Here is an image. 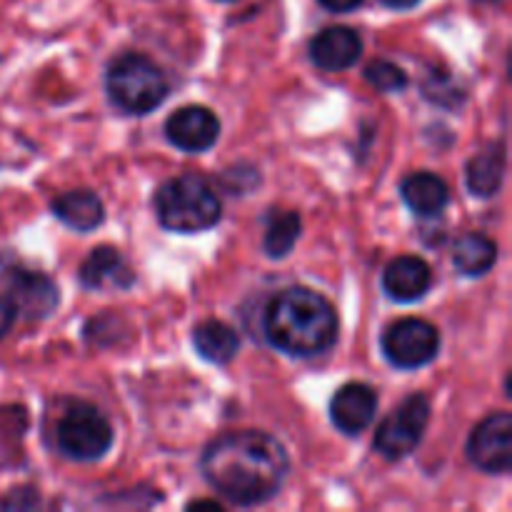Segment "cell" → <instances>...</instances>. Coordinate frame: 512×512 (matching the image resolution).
Returning <instances> with one entry per match:
<instances>
[{"instance_id":"cell-1","label":"cell","mask_w":512,"mask_h":512,"mask_svg":"<svg viewBox=\"0 0 512 512\" xmlns=\"http://www.w3.org/2000/svg\"><path fill=\"white\" fill-rule=\"evenodd\" d=\"M203 478L220 498L240 508L273 500L290 473L283 445L260 430H238L215 438L200 458Z\"/></svg>"},{"instance_id":"cell-2","label":"cell","mask_w":512,"mask_h":512,"mask_svg":"<svg viewBox=\"0 0 512 512\" xmlns=\"http://www.w3.org/2000/svg\"><path fill=\"white\" fill-rule=\"evenodd\" d=\"M263 328L280 353L313 358L338 340V313L325 295L310 288H288L268 303Z\"/></svg>"},{"instance_id":"cell-3","label":"cell","mask_w":512,"mask_h":512,"mask_svg":"<svg viewBox=\"0 0 512 512\" xmlns=\"http://www.w3.org/2000/svg\"><path fill=\"white\" fill-rule=\"evenodd\" d=\"M155 213L163 228L190 235L218 225L223 205L208 180L185 173L160 185L155 193Z\"/></svg>"},{"instance_id":"cell-4","label":"cell","mask_w":512,"mask_h":512,"mask_svg":"<svg viewBox=\"0 0 512 512\" xmlns=\"http://www.w3.org/2000/svg\"><path fill=\"white\" fill-rule=\"evenodd\" d=\"M110 103L130 115H145L168 98V78L150 58L125 53L110 63L105 75Z\"/></svg>"},{"instance_id":"cell-5","label":"cell","mask_w":512,"mask_h":512,"mask_svg":"<svg viewBox=\"0 0 512 512\" xmlns=\"http://www.w3.org/2000/svg\"><path fill=\"white\" fill-rule=\"evenodd\" d=\"M55 448L75 463L100 460L113 445V428L108 418L83 400H73L55 423Z\"/></svg>"},{"instance_id":"cell-6","label":"cell","mask_w":512,"mask_h":512,"mask_svg":"<svg viewBox=\"0 0 512 512\" xmlns=\"http://www.w3.org/2000/svg\"><path fill=\"white\" fill-rule=\"evenodd\" d=\"M430 420V400L425 395H410L380 423L375 433V453L385 460H403L413 453L423 440Z\"/></svg>"},{"instance_id":"cell-7","label":"cell","mask_w":512,"mask_h":512,"mask_svg":"<svg viewBox=\"0 0 512 512\" xmlns=\"http://www.w3.org/2000/svg\"><path fill=\"white\" fill-rule=\"evenodd\" d=\"M438 348L440 333L428 320L403 318L383 333L385 358L400 370H418L433 363Z\"/></svg>"},{"instance_id":"cell-8","label":"cell","mask_w":512,"mask_h":512,"mask_svg":"<svg viewBox=\"0 0 512 512\" xmlns=\"http://www.w3.org/2000/svg\"><path fill=\"white\" fill-rule=\"evenodd\" d=\"M468 458L478 470L490 475H505L512 468V418L510 413H495L475 425L468 440Z\"/></svg>"},{"instance_id":"cell-9","label":"cell","mask_w":512,"mask_h":512,"mask_svg":"<svg viewBox=\"0 0 512 512\" xmlns=\"http://www.w3.org/2000/svg\"><path fill=\"white\" fill-rule=\"evenodd\" d=\"M165 133L170 143L183 153H205L218 140L220 120L205 105H185L170 115Z\"/></svg>"},{"instance_id":"cell-10","label":"cell","mask_w":512,"mask_h":512,"mask_svg":"<svg viewBox=\"0 0 512 512\" xmlns=\"http://www.w3.org/2000/svg\"><path fill=\"white\" fill-rule=\"evenodd\" d=\"M378 413V393L365 383H348L330 400V420L343 435H360Z\"/></svg>"},{"instance_id":"cell-11","label":"cell","mask_w":512,"mask_h":512,"mask_svg":"<svg viewBox=\"0 0 512 512\" xmlns=\"http://www.w3.org/2000/svg\"><path fill=\"white\" fill-rule=\"evenodd\" d=\"M360 53H363V38L345 25L320 30L310 43V60L320 70H330V73L353 68L360 60Z\"/></svg>"},{"instance_id":"cell-12","label":"cell","mask_w":512,"mask_h":512,"mask_svg":"<svg viewBox=\"0 0 512 512\" xmlns=\"http://www.w3.org/2000/svg\"><path fill=\"white\" fill-rule=\"evenodd\" d=\"M433 283L430 265L418 255H400L388 263L383 273V288L395 303H415L423 298Z\"/></svg>"},{"instance_id":"cell-13","label":"cell","mask_w":512,"mask_h":512,"mask_svg":"<svg viewBox=\"0 0 512 512\" xmlns=\"http://www.w3.org/2000/svg\"><path fill=\"white\" fill-rule=\"evenodd\" d=\"M80 283L88 290H128L135 275L118 250L100 245L80 265Z\"/></svg>"},{"instance_id":"cell-14","label":"cell","mask_w":512,"mask_h":512,"mask_svg":"<svg viewBox=\"0 0 512 512\" xmlns=\"http://www.w3.org/2000/svg\"><path fill=\"white\" fill-rule=\"evenodd\" d=\"M10 300L28 318H48L58 308V288L43 273H18L10 280Z\"/></svg>"},{"instance_id":"cell-15","label":"cell","mask_w":512,"mask_h":512,"mask_svg":"<svg viewBox=\"0 0 512 512\" xmlns=\"http://www.w3.org/2000/svg\"><path fill=\"white\" fill-rule=\"evenodd\" d=\"M400 193H403L405 205L420 218H435L450 203L448 183L435 173H413L403 180Z\"/></svg>"},{"instance_id":"cell-16","label":"cell","mask_w":512,"mask_h":512,"mask_svg":"<svg viewBox=\"0 0 512 512\" xmlns=\"http://www.w3.org/2000/svg\"><path fill=\"white\" fill-rule=\"evenodd\" d=\"M55 218L75 233H90L105 220V208L93 190H68L53 200Z\"/></svg>"},{"instance_id":"cell-17","label":"cell","mask_w":512,"mask_h":512,"mask_svg":"<svg viewBox=\"0 0 512 512\" xmlns=\"http://www.w3.org/2000/svg\"><path fill=\"white\" fill-rule=\"evenodd\" d=\"M505 178V145L495 143L480 150L465 168V183L468 190L478 198H490L500 190Z\"/></svg>"},{"instance_id":"cell-18","label":"cell","mask_w":512,"mask_h":512,"mask_svg":"<svg viewBox=\"0 0 512 512\" xmlns=\"http://www.w3.org/2000/svg\"><path fill=\"white\" fill-rule=\"evenodd\" d=\"M193 345L203 360L215 365H225L238 355L240 338L223 320H203L200 325H195Z\"/></svg>"},{"instance_id":"cell-19","label":"cell","mask_w":512,"mask_h":512,"mask_svg":"<svg viewBox=\"0 0 512 512\" xmlns=\"http://www.w3.org/2000/svg\"><path fill=\"white\" fill-rule=\"evenodd\" d=\"M498 260V245L483 233H465L453 243V265L465 278H480Z\"/></svg>"},{"instance_id":"cell-20","label":"cell","mask_w":512,"mask_h":512,"mask_svg":"<svg viewBox=\"0 0 512 512\" xmlns=\"http://www.w3.org/2000/svg\"><path fill=\"white\" fill-rule=\"evenodd\" d=\"M300 230H303V225H300L298 213L275 215V218L270 220L268 233H265L263 240L265 253H268L270 258H285V255L295 248V243H298Z\"/></svg>"},{"instance_id":"cell-21","label":"cell","mask_w":512,"mask_h":512,"mask_svg":"<svg viewBox=\"0 0 512 512\" xmlns=\"http://www.w3.org/2000/svg\"><path fill=\"white\" fill-rule=\"evenodd\" d=\"M365 80L380 93H400L408 85V75L403 73V68H398L390 60H373L365 68Z\"/></svg>"},{"instance_id":"cell-22","label":"cell","mask_w":512,"mask_h":512,"mask_svg":"<svg viewBox=\"0 0 512 512\" xmlns=\"http://www.w3.org/2000/svg\"><path fill=\"white\" fill-rule=\"evenodd\" d=\"M425 95L440 105H460L465 100V90L455 85L450 75H430L425 83Z\"/></svg>"},{"instance_id":"cell-23","label":"cell","mask_w":512,"mask_h":512,"mask_svg":"<svg viewBox=\"0 0 512 512\" xmlns=\"http://www.w3.org/2000/svg\"><path fill=\"white\" fill-rule=\"evenodd\" d=\"M38 505V495L35 490H13L5 500H0V508H8V510H18V508H35Z\"/></svg>"},{"instance_id":"cell-24","label":"cell","mask_w":512,"mask_h":512,"mask_svg":"<svg viewBox=\"0 0 512 512\" xmlns=\"http://www.w3.org/2000/svg\"><path fill=\"white\" fill-rule=\"evenodd\" d=\"M15 318H18V308L13 305V300L8 295H0V338L10 333V328L15 325Z\"/></svg>"},{"instance_id":"cell-25","label":"cell","mask_w":512,"mask_h":512,"mask_svg":"<svg viewBox=\"0 0 512 512\" xmlns=\"http://www.w3.org/2000/svg\"><path fill=\"white\" fill-rule=\"evenodd\" d=\"M318 3L330 13H353L355 8L363 5V0H318Z\"/></svg>"},{"instance_id":"cell-26","label":"cell","mask_w":512,"mask_h":512,"mask_svg":"<svg viewBox=\"0 0 512 512\" xmlns=\"http://www.w3.org/2000/svg\"><path fill=\"white\" fill-rule=\"evenodd\" d=\"M380 3L390 10H413L415 5H420L423 0H380Z\"/></svg>"},{"instance_id":"cell-27","label":"cell","mask_w":512,"mask_h":512,"mask_svg":"<svg viewBox=\"0 0 512 512\" xmlns=\"http://www.w3.org/2000/svg\"><path fill=\"white\" fill-rule=\"evenodd\" d=\"M188 508H190V510H200V508H205V510H220V505L213 503V500H198V503H190Z\"/></svg>"},{"instance_id":"cell-28","label":"cell","mask_w":512,"mask_h":512,"mask_svg":"<svg viewBox=\"0 0 512 512\" xmlns=\"http://www.w3.org/2000/svg\"><path fill=\"white\" fill-rule=\"evenodd\" d=\"M483 3H498V0H483Z\"/></svg>"},{"instance_id":"cell-29","label":"cell","mask_w":512,"mask_h":512,"mask_svg":"<svg viewBox=\"0 0 512 512\" xmlns=\"http://www.w3.org/2000/svg\"><path fill=\"white\" fill-rule=\"evenodd\" d=\"M220 3H233V0H220Z\"/></svg>"}]
</instances>
